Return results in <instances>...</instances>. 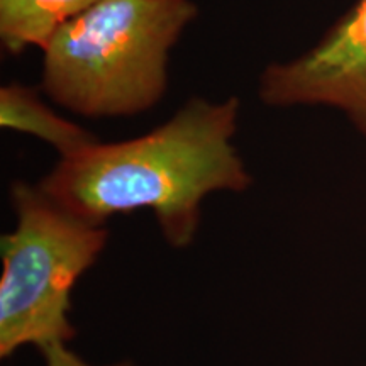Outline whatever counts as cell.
<instances>
[{
    "label": "cell",
    "instance_id": "cell-1",
    "mask_svg": "<svg viewBox=\"0 0 366 366\" xmlns=\"http://www.w3.org/2000/svg\"><path fill=\"white\" fill-rule=\"evenodd\" d=\"M241 100L190 99L139 137L97 143L59 158L38 183L49 199L86 222L148 209L172 248H189L202 202L216 192L241 194L253 177L234 144Z\"/></svg>",
    "mask_w": 366,
    "mask_h": 366
},
{
    "label": "cell",
    "instance_id": "cell-2",
    "mask_svg": "<svg viewBox=\"0 0 366 366\" xmlns=\"http://www.w3.org/2000/svg\"><path fill=\"white\" fill-rule=\"evenodd\" d=\"M197 14L192 0H99L43 48V90L85 117L149 111L167 92L172 48Z\"/></svg>",
    "mask_w": 366,
    "mask_h": 366
},
{
    "label": "cell",
    "instance_id": "cell-3",
    "mask_svg": "<svg viewBox=\"0 0 366 366\" xmlns=\"http://www.w3.org/2000/svg\"><path fill=\"white\" fill-rule=\"evenodd\" d=\"M16 226L0 239V356L19 347L68 345L76 336L71 292L109 241L105 226L86 222L38 185L14 182Z\"/></svg>",
    "mask_w": 366,
    "mask_h": 366
},
{
    "label": "cell",
    "instance_id": "cell-4",
    "mask_svg": "<svg viewBox=\"0 0 366 366\" xmlns=\"http://www.w3.org/2000/svg\"><path fill=\"white\" fill-rule=\"evenodd\" d=\"M258 97L268 107L340 109L366 134V0H358L310 51L264 68Z\"/></svg>",
    "mask_w": 366,
    "mask_h": 366
},
{
    "label": "cell",
    "instance_id": "cell-5",
    "mask_svg": "<svg viewBox=\"0 0 366 366\" xmlns=\"http://www.w3.org/2000/svg\"><path fill=\"white\" fill-rule=\"evenodd\" d=\"M0 126L51 144L59 158L99 141L90 131L58 116L39 99L36 90L19 84H9L0 90Z\"/></svg>",
    "mask_w": 366,
    "mask_h": 366
},
{
    "label": "cell",
    "instance_id": "cell-6",
    "mask_svg": "<svg viewBox=\"0 0 366 366\" xmlns=\"http://www.w3.org/2000/svg\"><path fill=\"white\" fill-rule=\"evenodd\" d=\"M99 0H0V39L11 54L43 49L68 22Z\"/></svg>",
    "mask_w": 366,
    "mask_h": 366
},
{
    "label": "cell",
    "instance_id": "cell-7",
    "mask_svg": "<svg viewBox=\"0 0 366 366\" xmlns=\"http://www.w3.org/2000/svg\"><path fill=\"white\" fill-rule=\"evenodd\" d=\"M41 355L44 358V366H137L129 360L116 361L111 365H92L79 355L73 353L68 345H53L41 350Z\"/></svg>",
    "mask_w": 366,
    "mask_h": 366
}]
</instances>
